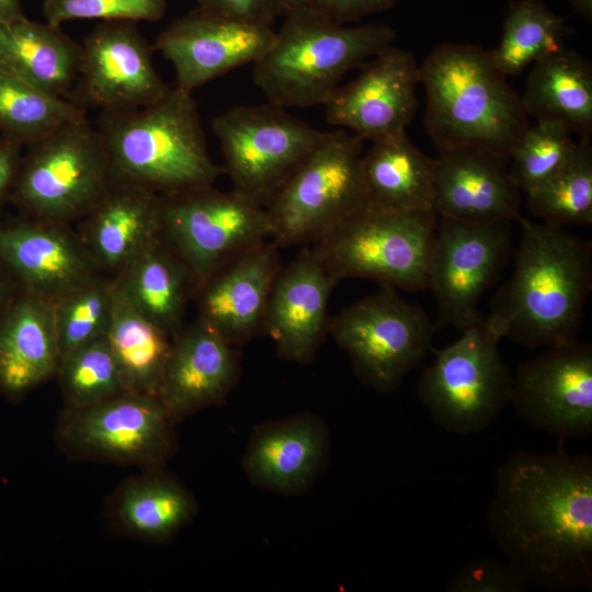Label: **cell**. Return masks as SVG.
I'll return each instance as SVG.
<instances>
[{
	"label": "cell",
	"mask_w": 592,
	"mask_h": 592,
	"mask_svg": "<svg viewBox=\"0 0 592 592\" xmlns=\"http://www.w3.org/2000/svg\"><path fill=\"white\" fill-rule=\"evenodd\" d=\"M168 89L135 22L102 21L81 45L70 100L82 107L117 112L151 104Z\"/></svg>",
	"instance_id": "16"
},
{
	"label": "cell",
	"mask_w": 592,
	"mask_h": 592,
	"mask_svg": "<svg viewBox=\"0 0 592 592\" xmlns=\"http://www.w3.org/2000/svg\"><path fill=\"white\" fill-rule=\"evenodd\" d=\"M530 587L505 559L485 557L465 562L447 580V592H525Z\"/></svg>",
	"instance_id": "40"
},
{
	"label": "cell",
	"mask_w": 592,
	"mask_h": 592,
	"mask_svg": "<svg viewBox=\"0 0 592 592\" xmlns=\"http://www.w3.org/2000/svg\"><path fill=\"white\" fill-rule=\"evenodd\" d=\"M20 144L0 137V215L8 202H11L12 192L22 160Z\"/></svg>",
	"instance_id": "43"
},
{
	"label": "cell",
	"mask_w": 592,
	"mask_h": 592,
	"mask_svg": "<svg viewBox=\"0 0 592 592\" xmlns=\"http://www.w3.org/2000/svg\"><path fill=\"white\" fill-rule=\"evenodd\" d=\"M113 278L129 303L168 335L182 329L197 282L162 236Z\"/></svg>",
	"instance_id": "29"
},
{
	"label": "cell",
	"mask_w": 592,
	"mask_h": 592,
	"mask_svg": "<svg viewBox=\"0 0 592 592\" xmlns=\"http://www.w3.org/2000/svg\"><path fill=\"white\" fill-rule=\"evenodd\" d=\"M232 191L265 207L321 139L320 132L265 103L230 107L213 121Z\"/></svg>",
	"instance_id": "11"
},
{
	"label": "cell",
	"mask_w": 592,
	"mask_h": 592,
	"mask_svg": "<svg viewBox=\"0 0 592 592\" xmlns=\"http://www.w3.org/2000/svg\"><path fill=\"white\" fill-rule=\"evenodd\" d=\"M517 223L513 274L487 318L502 338L530 350L572 342L592 288V242L524 216Z\"/></svg>",
	"instance_id": "2"
},
{
	"label": "cell",
	"mask_w": 592,
	"mask_h": 592,
	"mask_svg": "<svg viewBox=\"0 0 592 592\" xmlns=\"http://www.w3.org/2000/svg\"><path fill=\"white\" fill-rule=\"evenodd\" d=\"M330 434L317 414L303 412L254 429L242 458L250 482L281 493L300 494L327 467Z\"/></svg>",
	"instance_id": "23"
},
{
	"label": "cell",
	"mask_w": 592,
	"mask_h": 592,
	"mask_svg": "<svg viewBox=\"0 0 592 592\" xmlns=\"http://www.w3.org/2000/svg\"><path fill=\"white\" fill-rule=\"evenodd\" d=\"M285 12L306 7L307 0H283Z\"/></svg>",
	"instance_id": "47"
},
{
	"label": "cell",
	"mask_w": 592,
	"mask_h": 592,
	"mask_svg": "<svg viewBox=\"0 0 592 592\" xmlns=\"http://www.w3.org/2000/svg\"><path fill=\"white\" fill-rule=\"evenodd\" d=\"M566 35L563 20L545 3L515 0L509 4L500 42L489 56L504 77H515L563 48Z\"/></svg>",
	"instance_id": "33"
},
{
	"label": "cell",
	"mask_w": 592,
	"mask_h": 592,
	"mask_svg": "<svg viewBox=\"0 0 592 592\" xmlns=\"http://www.w3.org/2000/svg\"><path fill=\"white\" fill-rule=\"evenodd\" d=\"M396 0H307L306 7L320 16L346 24L391 9Z\"/></svg>",
	"instance_id": "42"
},
{
	"label": "cell",
	"mask_w": 592,
	"mask_h": 592,
	"mask_svg": "<svg viewBox=\"0 0 592 592\" xmlns=\"http://www.w3.org/2000/svg\"><path fill=\"white\" fill-rule=\"evenodd\" d=\"M364 139L323 132L312 151L264 207L281 248L315 243L369 207L362 175Z\"/></svg>",
	"instance_id": "6"
},
{
	"label": "cell",
	"mask_w": 592,
	"mask_h": 592,
	"mask_svg": "<svg viewBox=\"0 0 592 592\" xmlns=\"http://www.w3.org/2000/svg\"><path fill=\"white\" fill-rule=\"evenodd\" d=\"M197 511L194 496L161 468L129 478L117 491L113 515L126 533L150 542H166Z\"/></svg>",
	"instance_id": "31"
},
{
	"label": "cell",
	"mask_w": 592,
	"mask_h": 592,
	"mask_svg": "<svg viewBox=\"0 0 592 592\" xmlns=\"http://www.w3.org/2000/svg\"><path fill=\"white\" fill-rule=\"evenodd\" d=\"M520 96L528 117L591 136L592 68L576 52L563 47L531 66Z\"/></svg>",
	"instance_id": "30"
},
{
	"label": "cell",
	"mask_w": 592,
	"mask_h": 592,
	"mask_svg": "<svg viewBox=\"0 0 592 592\" xmlns=\"http://www.w3.org/2000/svg\"><path fill=\"white\" fill-rule=\"evenodd\" d=\"M574 11L587 22L592 20V0H567Z\"/></svg>",
	"instance_id": "46"
},
{
	"label": "cell",
	"mask_w": 592,
	"mask_h": 592,
	"mask_svg": "<svg viewBox=\"0 0 592 592\" xmlns=\"http://www.w3.org/2000/svg\"><path fill=\"white\" fill-rule=\"evenodd\" d=\"M435 330L423 308L389 286L343 308L329 322V334L350 357L357 378L380 392L401 386L426 356Z\"/></svg>",
	"instance_id": "10"
},
{
	"label": "cell",
	"mask_w": 592,
	"mask_h": 592,
	"mask_svg": "<svg viewBox=\"0 0 592 592\" xmlns=\"http://www.w3.org/2000/svg\"><path fill=\"white\" fill-rule=\"evenodd\" d=\"M86 117L76 102L35 88L0 69V134L27 146L56 128Z\"/></svg>",
	"instance_id": "34"
},
{
	"label": "cell",
	"mask_w": 592,
	"mask_h": 592,
	"mask_svg": "<svg viewBox=\"0 0 592 592\" xmlns=\"http://www.w3.org/2000/svg\"><path fill=\"white\" fill-rule=\"evenodd\" d=\"M369 206L398 213H434L435 159L410 140L406 130L371 141L362 155Z\"/></svg>",
	"instance_id": "27"
},
{
	"label": "cell",
	"mask_w": 592,
	"mask_h": 592,
	"mask_svg": "<svg viewBox=\"0 0 592 592\" xmlns=\"http://www.w3.org/2000/svg\"><path fill=\"white\" fill-rule=\"evenodd\" d=\"M511 225L437 217L428 284L436 303V328L463 331L483 318L479 300L509 261Z\"/></svg>",
	"instance_id": "14"
},
{
	"label": "cell",
	"mask_w": 592,
	"mask_h": 592,
	"mask_svg": "<svg viewBox=\"0 0 592 592\" xmlns=\"http://www.w3.org/2000/svg\"><path fill=\"white\" fill-rule=\"evenodd\" d=\"M280 247L260 242L216 269L196 287V318L239 348L263 333L270 292L282 267Z\"/></svg>",
	"instance_id": "20"
},
{
	"label": "cell",
	"mask_w": 592,
	"mask_h": 592,
	"mask_svg": "<svg viewBox=\"0 0 592 592\" xmlns=\"http://www.w3.org/2000/svg\"><path fill=\"white\" fill-rule=\"evenodd\" d=\"M437 217L368 207L312 248L338 282L366 278L379 286L428 289Z\"/></svg>",
	"instance_id": "9"
},
{
	"label": "cell",
	"mask_w": 592,
	"mask_h": 592,
	"mask_svg": "<svg viewBox=\"0 0 592 592\" xmlns=\"http://www.w3.org/2000/svg\"><path fill=\"white\" fill-rule=\"evenodd\" d=\"M20 287L12 275L0 263V317L12 303Z\"/></svg>",
	"instance_id": "44"
},
{
	"label": "cell",
	"mask_w": 592,
	"mask_h": 592,
	"mask_svg": "<svg viewBox=\"0 0 592 592\" xmlns=\"http://www.w3.org/2000/svg\"><path fill=\"white\" fill-rule=\"evenodd\" d=\"M0 263L21 289L52 301L100 274L75 227L23 215L0 220Z\"/></svg>",
	"instance_id": "19"
},
{
	"label": "cell",
	"mask_w": 592,
	"mask_h": 592,
	"mask_svg": "<svg viewBox=\"0 0 592 592\" xmlns=\"http://www.w3.org/2000/svg\"><path fill=\"white\" fill-rule=\"evenodd\" d=\"M338 283L312 247L304 248L281 267L270 292L263 327L281 358L312 362L329 333V299Z\"/></svg>",
	"instance_id": "21"
},
{
	"label": "cell",
	"mask_w": 592,
	"mask_h": 592,
	"mask_svg": "<svg viewBox=\"0 0 592 592\" xmlns=\"http://www.w3.org/2000/svg\"><path fill=\"white\" fill-rule=\"evenodd\" d=\"M56 375L68 408H82L126 391L106 335L62 354Z\"/></svg>",
	"instance_id": "37"
},
{
	"label": "cell",
	"mask_w": 592,
	"mask_h": 592,
	"mask_svg": "<svg viewBox=\"0 0 592 592\" xmlns=\"http://www.w3.org/2000/svg\"><path fill=\"white\" fill-rule=\"evenodd\" d=\"M530 426L559 440L592 434V346L572 342L546 348L513 376L511 402Z\"/></svg>",
	"instance_id": "15"
},
{
	"label": "cell",
	"mask_w": 592,
	"mask_h": 592,
	"mask_svg": "<svg viewBox=\"0 0 592 592\" xmlns=\"http://www.w3.org/2000/svg\"><path fill=\"white\" fill-rule=\"evenodd\" d=\"M530 213L562 227L592 224V146L580 137L572 160L554 178L525 193Z\"/></svg>",
	"instance_id": "35"
},
{
	"label": "cell",
	"mask_w": 592,
	"mask_h": 592,
	"mask_svg": "<svg viewBox=\"0 0 592 592\" xmlns=\"http://www.w3.org/2000/svg\"><path fill=\"white\" fill-rule=\"evenodd\" d=\"M106 339L125 390L157 396L172 338L129 303L114 278Z\"/></svg>",
	"instance_id": "32"
},
{
	"label": "cell",
	"mask_w": 592,
	"mask_h": 592,
	"mask_svg": "<svg viewBox=\"0 0 592 592\" xmlns=\"http://www.w3.org/2000/svg\"><path fill=\"white\" fill-rule=\"evenodd\" d=\"M501 339L483 317L437 351L433 363L421 373L419 400L446 432L479 433L511 402L513 375L501 357Z\"/></svg>",
	"instance_id": "8"
},
{
	"label": "cell",
	"mask_w": 592,
	"mask_h": 592,
	"mask_svg": "<svg viewBox=\"0 0 592 592\" xmlns=\"http://www.w3.org/2000/svg\"><path fill=\"white\" fill-rule=\"evenodd\" d=\"M420 83L425 129L437 152L475 148L509 160L530 126L521 96L478 46L437 45L420 66Z\"/></svg>",
	"instance_id": "3"
},
{
	"label": "cell",
	"mask_w": 592,
	"mask_h": 592,
	"mask_svg": "<svg viewBox=\"0 0 592 592\" xmlns=\"http://www.w3.org/2000/svg\"><path fill=\"white\" fill-rule=\"evenodd\" d=\"M174 423L157 396L124 391L87 407H66L57 434L78 456L151 469L173 455Z\"/></svg>",
	"instance_id": "13"
},
{
	"label": "cell",
	"mask_w": 592,
	"mask_h": 592,
	"mask_svg": "<svg viewBox=\"0 0 592 592\" xmlns=\"http://www.w3.org/2000/svg\"><path fill=\"white\" fill-rule=\"evenodd\" d=\"M577 147L578 141L560 124L547 121L530 124L510 155L512 182L524 193L538 187L572 160Z\"/></svg>",
	"instance_id": "38"
},
{
	"label": "cell",
	"mask_w": 592,
	"mask_h": 592,
	"mask_svg": "<svg viewBox=\"0 0 592 592\" xmlns=\"http://www.w3.org/2000/svg\"><path fill=\"white\" fill-rule=\"evenodd\" d=\"M490 536L531 588L592 589V457L516 451L497 469Z\"/></svg>",
	"instance_id": "1"
},
{
	"label": "cell",
	"mask_w": 592,
	"mask_h": 592,
	"mask_svg": "<svg viewBox=\"0 0 592 592\" xmlns=\"http://www.w3.org/2000/svg\"><path fill=\"white\" fill-rule=\"evenodd\" d=\"M508 159L475 148L439 152L433 212L462 221L517 223L521 191L511 180Z\"/></svg>",
	"instance_id": "25"
},
{
	"label": "cell",
	"mask_w": 592,
	"mask_h": 592,
	"mask_svg": "<svg viewBox=\"0 0 592 592\" xmlns=\"http://www.w3.org/2000/svg\"><path fill=\"white\" fill-rule=\"evenodd\" d=\"M80 54L58 25L25 16L0 23V69L50 94L70 100Z\"/></svg>",
	"instance_id": "28"
},
{
	"label": "cell",
	"mask_w": 592,
	"mask_h": 592,
	"mask_svg": "<svg viewBox=\"0 0 592 592\" xmlns=\"http://www.w3.org/2000/svg\"><path fill=\"white\" fill-rule=\"evenodd\" d=\"M239 376L238 348L195 318L172 338L157 396L178 422L224 402Z\"/></svg>",
	"instance_id": "22"
},
{
	"label": "cell",
	"mask_w": 592,
	"mask_h": 592,
	"mask_svg": "<svg viewBox=\"0 0 592 592\" xmlns=\"http://www.w3.org/2000/svg\"><path fill=\"white\" fill-rule=\"evenodd\" d=\"M76 224L98 271L113 277L161 237V195L112 179Z\"/></svg>",
	"instance_id": "24"
},
{
	"label": "cell",
	"mask_w": 592,
	"mask_h": 592,
	"mask_svg": "<svg viewBox=\"0 0 592 592\" xmlns=\"http://www.w3.org/2000/svg\"><path fill=\"white\" fill-rule=\"evenodd\" d=\"M59 361L53 301L20 288L0 317V391L26 395L56 375Z\"/></svg>",
	"instance_id": "26"
},
{
	"label": "cell",
	"mask_w": 592,
	"mask_h": 592,
	"mask_svg": "<svg viewBox=\"0 0 592 592\" xmlns=\"http://www.w3.org/2000/svg\"><path fill=\"white\" fill-rule=\"evenodd\" d=\"M167 0H44L47 23L60 26L72 20L157 22L166 13Z\"/></svg>",
	"instance_id": "39"
},
{
	"label": "cell",
	"mask_w": 592,
	"mask_h": 592,
	"mask_svg": "<svg viewBox=\"0 0 592 592\" xmlns=\"http://www.w3.org/2000/svg\"><path fill=\"white\" fill-rule=\"evenodd\" d=\"M194 1H196V0H194Z\"/></svg>",
	"instance_id": "48"
},
{
	"label": "cell",
	"mask_w": 592,
	"mask_h": 592,
	"mask_svg": "<svg viewBox=\"0 0 592 592\" xmlns=\"http://www.w3.org/2000/svg\"><path fill=\"white\" fill-rule=\"evenodd\" d=\"M284 15L272 44L252 65L255 86L269 103L284 109L325 105L349 71L396 37L387 24H341L307 7Z\"/></svg>",
	"instance_id": "5"
},
{
	"label": "cell",
	"mask_w": 592,
	"mask_h": 592,
	"mask_svg": "<svg viewBox=\"0 0 592 592\" xmlns=\"http://www.w3.org/2000/svg\"><path fill=\"white\" fill-rule=\"evenodd\" d=\"M25 147L11 196L23 216L72 225L112 181L103 140L87 117Z\"/></svg>",
	"instance_id": "7"
},
{
	"label": "cell",
	"mask_w": 592,
	"mask_h": 592,
	"mask_svg": "<svg viewBox=\"0 0 592 592\" xmlns=\"http://www.w3.org/2000/svg\"><path fill=\"white\" fill-rule=\"evenodd\" d=\"M20 0H0V23L23 18Z\"/></svg>",
	"instance_id": "45"
},
{
	"label": "cell",
	"mask_w": 592,
	"mask_h": 592,
	"mask_svg": "<svg viewBox=\"0 0 592 592\" xmlns=\"http://www.w3.org/2000/svg\"><path fill=\"white\" fill-rule=\"evenodd\" d=\"M60 357L106 335L113 312V277L98 274L53 301Z\"/></svg>",
	"instance_id": "36"
},
{
	"label": "cell",
	"mask_w": 592,
	"mask_h": 592,
	"mask_svg": "<svg viewBox=\"0 0 592 592\" xmlns=\"http://www.w3.org/2000/svg\"><path fill=\"white\" fill-rule=\"evenodd\" d=\"M419 84L413 54L390 45L333 92L323 105L327 122L369 141L406 130L418 107Z\"/></svg>",
	"instance_id": "17"
},
{
	"label": "cell",
	"mask_w": 592,
	"mask_h": 592,
	"mask_svg": "<svg viewBox=\"0 0 592 592\" xmlns=\"http://www.w3.org/2000/svg\"><path fill=\"white\" fill-rule=\"evenodd\" d=\"M200 9L258 24L272 25L285 13L283 0H196Z\"/></svg>",
	"instance_id": "41"
},
{
	"label": "cell",
	"mask_w": 592,
	"mask_h": 592,
	"mask_svg": "<svg viewBox=\"0 0 592 592\" xmlns=\"http://www.w3.org/2000/svg\"><path fill=\"white\" fill-rule=\"evenodd\" d=\"M161 236L197 285L242 251L271 239L265 208L210 186L161 196Z\"/></svg>",
	"instance_id": "12"
},
{
	"label": "cell",
	"mask_w": 592,
	"mask_h": 592,
	"mask_svg": "<svg viewBox=\"0 0 592 592\" xmlns=\"http://www.w3.org/2000/svg\"><path fill=\"white\" fill-rule=\"evenodd\" d=\"M272 25L247 22L196 8L170 23L156 39L178 87L192 92L232 69L254 64L270 47Z\"/></svg>",
	"instance_id": "18"
},
{
	"label": "cell",
	"mask_w": 592,
	"mask_h": 592,
	"mask_svg": "<svg viewBox=\"0 0 592 592\" xmlns=\"http://www.w3.org/2000/svg\"><path fill=\"white\" fill-rule=\"evenodd\" d=\"M96 128L112 179L161 196L214 185L225 172L209 155L192 92L178 86L146 106L102 112Z\"/></svg>",
	"instance_id": "4"
}]
</instances>
